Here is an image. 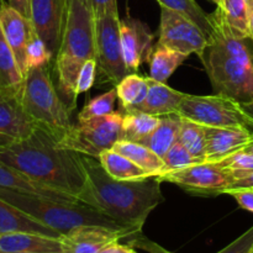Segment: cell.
I'll return each mask as SVG.
<instances>
[{
    "mask_svg": "<svg viewBox=\"0 0 253 253\" xmlns=\"http://www.w3.org/2000/svg\"><path fill=\"white\" fill-rule=\"evenodd\" d=\"M0 25L7 43L11 47L22 76L27 73L26 49L34 35L31 20L7 4H0Z\"/></svg>",
    "mask_w": 253,
    "mask_h": 253,
    "instance_id": "9a60e30c",
    "label": "cell"
},
{
    "mask_svg": "<svg viewBox=\"0 0 253 253\" xmlns=\"http://www.w3.org/2000/svg\"><path fill=\"white\" fill-rule=\"evenodd\" d=\"M182 116L179 114H170L161 118V123L148 136L140 141L143 146L152 150L160 157H163L169 148L178 142Z\"/></svg>",
    "mask_w": 253,
    "mask_h": 253,
    "instance_id": "7402d4cb",
    "label": "cell"
},
{
    "mask_svg": "<svg viewBox=\"0 0 253 253\" xmlns=\"http://www.w3.org/2000/svg\"><path fill=\"white\" fill-rule=\"evenodd\" d=\"M10 252L62 253L61 239L30 232L0 235V253Z\"/></svg>",
    "mask_w": 253,
    "mask_h": 253,
    "instance_id": "44dd1931",
    "label": "cell"
},
{
    "mask_svg": "<svg viewBox=\"0 0 253 253\" xmlns=\"http://www.w3.org/2000/svg\"><path fill=\"white\" fill-rule=\"evenodd\" d=\"M250 39L253 40V0H250V20H249Z\"/></svg>",
    "mask_w": 253,
    "mask_h": 253,
    "instance_id": "ee69618b",
    "label": "cell"
},
{
    "mask_svg": "<svg viewBox=\"0 0 253 253\" xmlns=\"http://www.w3.org/2000/svg\"><path fill=\"white\" fill-rule=\"evenodd\" d=\"M64 0H30V20L35 32L56 57L61 42Z\"/></svg>",
    "mask_w": 253,
    "mask_h": 253,
    "instance_id": "5bb4252c",
    "label": "cell"
},
{
    "mask_svg": "<svg viewBox=\"0 0 253 253\" xmlns=\"http://www.w3.org/2000/svg\"><path fill=\"white\" fill-rule=\"evenodd\" d=\"M98 160L106 173L116 180H141L151 177L143 168L115 150L105 151Z\"/></svg>",
    "mask_w": 253,
    "mask_h": 253,
    "instance_id": "603a6c76",
    "label": "cell"
},
{
    "mask_svg": "<svg viewBox=\"0 0 253 253\" xmlns=\"http://www.w3.org/2000/svg\"><path fill=\"white\" fill-rule=\"evenodd\" d=\"M85 185L78 202L99 210L127 227L142 230L148 215L163 202L161 182L156 177L141 180H116L98 158L82 156Z\"/></svg>",
    "mask_w": 253,
    "mask_h": 253,
    "instance_id": "6da1fadb",
    "label": "cell"
},
{
    "mask_svg": "<svg viewBox=\"0 0 253 253\" xmlns=\"http://www.w3.org/2000/svg\"><path fill=\"white\" fill-rule=\"evenodd\" d=\"M115 88L124 110H137L147 98L150 85L147 77L128 73L116 84Z\"/></svg>",
    "mask_w": 253,
    "mask_h": 253,
    "instance_id": "484cf974",
    "label": "cell"
},
{
    "mask_svg": "<svg viewBox=\"0 0 253 253\" xmlns=\"http://www.w3.org/2000/svg\"><path fill=\"white\" fill-rule=\"evenodd\" d=\"M219 7L231 31L240 39H249L250 0H221Z\"/></svg>",
    "mask_w": 253,
    "mask_h": 253,
    "instance_id": "f1b7e54d",
    "label": "cell"
},
{
    "mask_svg": "<svg viewBox=\"0 0 253 253\" xmlns=\"http://www.w3.org/2000/svg\"><path fill=\"white\" fill-rule=\"evenodd\" d=\"M178 141L195 157L205 162L207 150V128L202 124L182 118Z\"/></svg>",
    "mask_w": 253,
    "mask_h": 253,
    "instance_id": "f546056e",
    "label": "cell"
},
{
    "mask_svg": "<svg viewBox=\"0 0 253 253\" xmlns=\"http://www.w3.org/2000/svg\"><path fill=\"white\" fill-rule=\"evenodd\" d=\"M161 7L174 10L198 25L210 39L212 32V24L210 14H207L195 0H157Z\"/></svg>",
    "mask_w": 253,
    "mask_h": 253,
    "instance_id": "4dcf8cb0",
    "label": "cell"
},
{
    "mask_svg": "<svg viewBox=\"0 0 253 253\" xmlns=\"http://www.w3.org/2000/svg\"><path fill=\"white\" fill-rule=\"evenodd\" d=\"M124 111H114L103 118L72 125L58 142V146L82 156L99 158L108 150H113L123 136Z\"/></svg>",
    "mask_w": 253,
    "mask_h": 253,
    "instance_id": "52a82bcc",
    "label": "cell"
},
{
    "mask_svg": "<svg viewBox=\"0 0 253 253\" xmlns=\"http://www.w3.org/2000/svg\"><path fill=\"white\" fill-rule=\"evenodd\" d=\"M161 123V118L141 110H124L121 140L140 142Z\"/></svg>",
    "mask_w": 253,
    "mask_h": 253,
    "instance_id": "4316f807",
    "label": "cell"
},
{
    "mask_svg": "<svg viewBox=\"0 0 253 253\" xmlns=\"http://www.w3.org/2000/svg\"><path fill=\"white\" fill-rule=\"evenodd\" d=\"M234 182L231 183L227 190H236V189H253V169L251 170H230Z\"/></svg>",
    "mask_w": 253,
    "mask_h": 253,
    "instance_id": "74e56055",
    "label": "cell"
},
{
    "mask_svg": "<svg viewBox=\"0 0 253 253\" xmlns=\"http://www.w3.org/2000/svg\"><path fill=\"white\" fill-rule=\"evenodd\" d=\"M253 247V226L234 242L217 253H251Z\"/></svg>",
    "mask_w": 253,
    "mask_h": 253,
    "instance_id": "8d00e7d4",
    "label": "cell"
},
{
    "mask_svg": "<svg viewBox=\"0 0 253 253\" xmlns=\"http://www.w3.org/2000/svg\"><path fill=\"white\" fill-rule=\"evenodd\" d=\"M241 108L244 109V111L246 113V115L249 116L250 120L252 121L253 124V99L250 101H245V103H241Z\"/></svg>",
    "mask_w": 253,
    "mask_h": 253,
    "instance_id": "7bdbcfd3",
    "label": "cell"
},
{
    "mask_svg": "<svg viewBox=\"0 0 253 253\" xmlns=\"http://www.w3.org/2000/svg\"><path fill=\"white\" fill-rule=\"evenodd\" d=\"M12 232H30L61 239L62 235L35 220L14 205L0 199V235Z\"/></svg>",
    "mask_w": 253,
    "mask_h": 253,
    "instance_id": "ffe728a7",
    "label": "cell"
},
{
    "mask_svg": "<svg viewBox=\"0 0 253 253\" xmlns=\"http://www.w3.org/2000/svg\"><path fill=\"white\" fill-rule=\"evenodd\" d=\"M36 127L22 106L21 89H0V136L20 140L31 135Z\"/></svg>",
    "mask_w": 253,
    "mask_h": 253,
    "instance_id": "2e32d148",
    "label": "cell"
},
{
    "mask_svg": "<svg viewBox=\"0 0 253 253\" xmlns=\"http://www.w3.org/2000/svg\"><path fill=\"white\" fill-rule=\"evenodd\" d=\"M113 150L118 151L121 155L130 158L133 163L140 166L141 168L150 173L151 177H158L162 174L163 165L162 157L150 150L148 147L143 146L140 142H131V141L120 140L115 143Z\"/></svg>",
    "mask_w": 253,
    "mask_h": 253,
    "instance_id": "d4e9b609",
    "label": "cell"
},
{
    "mask_svg": "<svg viewBox=\"0 0 253 253\" xmlns=\"http://www.w3.org/2000/svg\"><path fill=\"white\" fill-rule=\"evenodd\" d=\"M96 71H98V64H96L95 58L88 59V61L84 62L81 71H79L78 79H77V95L90 90L91 86L94 85V82H95Z\"/></svg>",
    "mask_w": 253,
    "mask_h": 253,
    "instance_id": "e575fe53",
    "label": "cell"
},
{
    "mask_svg": "<svg viewBox=\"0 0 253 253\" xmlns=\"http://www.w3.org/2000/svg\"><path fill=\"white\" fill-rule=\"evenodd\" d=\"M100 253H138L133 250V247L128 246V245H121L120 241L111 244L106 249H104Z\"/></svg>",
    "mask_w": 253,
    "mask_h": 253,
    "instance_id": "b9f144b4",
    "label": "cell"
},
{
    "mask_svg": "<svg viewBox=\"0 0 253 253\" xmlns=\"http://www.w3.org/2000/svg\"><path fill=\"white\" fill-rule=\"evenodd\" d=\"M242 151H245V152H247V153H250V155H252L253 156V141L251 143H250V145H247L246 147L244 148V150Z\"/></svg>",
    "mask_w": 253,
    "mask_h": 253,
    "instance_id": "f6af8a7d",
    "label": "cell"
},
{
    "mask_svg": "<svg viewBox=\"0 0 253 253\" xmlns=\"http://www.w3.org/2000/svg\"><path fill=\"white\" fill-rule=\"evenodd\" d=\"M21 103L35 125L49 133L57 142L73 125L71 110L58 94L48 66L27 71L21 88Z\"/></svg>",
    "mask_w": 253,
    "mask_h": 253,
    "instance_id": "8992f818",
    "label": "cell"
},
{
    "mask_svg": "<svg viewBox=\"0 0 253 253\" xmlns=\"http://www.w3.org/2000/svg\"><path fill=\"white\" fill-rule=\"evenodd\" d=\"M120 36L128 73H136L141 64L150 59L155 48V35L141 20L125 17L120 21Z\"/></svg>",
    "mask_w": 253,
    "mask_h": 253,
    "instance_id": "4fadbf2b",
    "label": "cell"
},
{
    "mask_svg": "<svg viewBox=\"0 0 253 253\" xmlns=\"http://www.w3.org/2000/svg\"><path fill=\"white\" fill-rule=\"evenodd\" d=\"M116 99H118L116 88L111 89V90L106 91V93L101 94L96 98L90 99L89 101H86L84 108L79 111L78 121L82 123V121H88L91 119L110 115L115 111L114 106H115Z\"/></svg>",
    "mask_w": 253,
    "mask_h": 253,
    "instance_id": "1f68e13d",
    "label": "cell"
},
{
    "mask_svg": "<svg viewBox=\"0 0 253 253\" xmlns=\"http://www.w3.org/2000/svg\"><path fill=\"white\" fill-rule=\"evenodd\" d=\"M0 162L40 184L76 198L85 185L82 155L59 147L57 140L40 127L27 137L1 146Z\"/></svg>",
    "mask_w": 253,
    "mask_h": 253,
    "instance_id": "7a4b0ae2",
    "label": "cell"
},
{
    "mask_svg": "<svg viewBox=\"0 0 253 253\" xmlns=\"http://www.w3.org/2000/svg\"><path fill=\"white\" fill-rule=\"evenodd\" d=\"M95 58V17L89 0H64L61 42L54 57L57 90L69 110L77 106V79L84 62Z\"/></svg>",
    "mask_w": 253,
    "mask_h": 253,
    "instance_id": "277c9868",
    "label": "cell"
},
{
    "mask_svg": "<svg viewBox=\"0 0 253 253\" xmlns=\"http://www.w3.org/2000/svg\"><path fill=\"white\" fill-rule=\"evenodd\" d=\"M141 231L135 229H110L84 225L62 235V253H100L111 244L125 239H138Z\"/></svg>",
    "mask_w": 253,
    "mask_h": 253,
    "instance_id": "7c38bea8",
    "label": "cell"
},
{
    "mask_svg": "<svg viewBox=\"0 0 253 253\" xmlns=\"http://www.w3.org/2000/svg\"><path fill=\"white\" fill-rule=\"evenodd\" d=\"M53 58L51 52L47 48L46 43L42 41L41 37L34 32V35L30 39L29 44H27L26 49V63H27V71L30 68H35V67H42L48 66L51 59Z\"/></svg>",
    "mask_w": 253,
    "mask_h": 253,
    "instance_id": "836d02e7",
    "label": "cell"
},
{
    "mask_svg": "<svg viewBox=\"0 0 253 253\" xmlns=\"http://www.w3.org/2000/svg\"><path fill=\"white\" fill-rule=\"evenodd\" d=\"M156 178L161 183H173L190 194L202 197L224 194L234 182L229 169L211 162L197 163L182 169L162 173Z\"/></svg>",
    "mask_w": 253,
    "mask_h": 253,
    "instance_id": "30bf717a",
    "label": "cell"
},
{
    "mask_svg": "<svg viewBox=\"0 0 253 253\" xmlns=\"http://www.w3.org/2000/svg\"><path fill=\"white\" fill-rule=\"evenodd\" d=\"M156 253H170V252H166V251H161V252H156Z\"/></svg>",
    "mask_w": 253,
    "mask_h": 253,
    "instance_id": "7dc6e473",
    "label": "cell"
},
{
    "mask_svg": "<svg viewBox=\"0 0 253 253\" xmlns=\"http://www.w3.org/2000/svg\"><path fill=\"white\" fill-rule=\"evenodd\" d=\"M182 118L214 127H247L253 124L241 108V103L221 94L192 95L185 94L178 110Z\"/></svg>",
    "mask_w": 253,
    "mask_h": 253,
    "instance_id": "ba28073f",
    "label": "cell"
},
{
    "mask_svg": "<svg viewBox=\"0 0 253 253\" xmlns=\"http://www.w3.org/2000/svg\"><path fill=\"white\" fill-rule=\"evenodd\" d=\"M187 58L188 56L185 54L162 46L157 42L148 59L150 77L161 83H166Z\"/></svg>",
    "mask_w": 253,
    "mask_h": 253,
    "instance_id": "cb8c5ba5",
    "label": "cell"
},
{
    "mask_svg": "<svg viewBox=\"0 0 253 253\" xmlns=\"http://www.w3.org/2000/svg\"><path fill=\"white\" fill-rule=\"evenodd\" d=\"M225 194L231 195L242 209L253 212V189L227 190Z\"/></svg>",
    "mask_w": 253,
    "mask_h": 253,
    "instance_id": "f35d334b",
    "label": "cell"
},
{
    "mask_svg": "<svg viewBox=\"0 0 253 253\" xmlns=\"http://www.w3.org/2000/svg\"><path fill=\"white\" fill-rule=\"evenodd\" d=\"M0 188L31 193V194L40 195V197L47 198V199L57 200V202L78 203V199L73 195L66 194V193L58 192V190L52 189V188L46 187L43 184H40V183L30 179L27 175L22 174L21 172L14 169L12 167L2 162H0Z\"/></svg>",
    "mask_w": 253,
    "mask_h": 253,
    "instance_id": "d6986e66",
    "label": "cell"
},
{
    "mask_svg": "<svg viewBox=\"0 0 253 253\" xmlns=\"http://www.w3.org/2000/svg\"><path fill=\"white\" fill-rule=\"evenodd\" d=\"M147 79L148 85H150L147 98L137 110L145 111L158 118L170 115V114H178L185 93L175 90L170 88L167 83H161L151 77H147Z\"/></svg>",
    "mask_w": 253,
    "mask_h": 253,
    "instance_id": "ac0fdd59",
    "label": "cell"
},
{
    "mask_svg": "<svg viewBox=\"0 0 253 253\" xmlns=\"http://www.w3.org/2000/svg\"><path fill=\"white\" fill-rule=\"evenodd\" d=\"M0 199L14 205L17 209L22 210L35 220L61 235L84 225H96V226H105L110 229H133L115 221L108 215L81 202H57L31 193L19 192L6 188H0Z\"/></svg>",
    "mask_w": 253,
    "mask_h": 253,
    "instance_id": "5b68a950",
    "label": "cell"
},
{
    "mask_svg": "<svg viewBox=\"0 0 253 253\" xmlns=\"http://www.w3.org/2000/svg\"><path fill=\"white\" fill-rule=\"evenodd\" d=\"M24 83V76L20 72L11 47L7 43L0 25V89L19 90Z\"/></svg>",
    "mask_w": 253,
    "mask_h": 253,
    "instance_id": "83f0119b",
    "label": "cell"
},
{
    "mask_svg": "<svg viewBox=\"0 0 253 253\" xmlns=\"http://www.w3.org/2000/svg\"><path fill=\"white\" fill-rule=\"evenodd\" d=\"M162 160L163 165H165L162 173L182 169V168L184 167H189V166L204 162V161H202L200 158L193 156L192 153L179 142V141L175 142L174 145L169 148V151L163 156Z\"/></svg>",
    "mask_w": 253,
    "mask_h": 253,
    "instance_id": "d6a6232c",
    "label": "cell"
},
{
    "mask_svg": "<svg viewBox=\"0 0 253 253\" xmlns=\"http://www.w3.org/2000/svg\"><path fill=\"white\" fill-rule=\"evenodd\" d=\"M0 4H7L30 19V0H0Z\"/></svg>",
    "mask_w": 253,
    "mask_h": 253,
    "instance_id": "60d3db41",
    "label": "cell"
},
{
    "mask_svg": "<svg viewBox=\"0 0 253 253\" xmlns=\"http://www.w3.org/2000/svg\"><path fill=\"white\" fill-rule=\"evenodd\" d=\"M212 32L202 62L212 90L240 103L253 99V56L245 39L237 37L216 7L210 14Z\"/></svg>",
    "mask_w": 253,
    "mask_h": 253,
    "instance_id": "3957f363",
    "label": "cell"
},
{
    "mask_svg": "<svg viewBox=\"0 0 253 253\" xmlns=\"http://www.w3.org/2000/svg\"><path fill=\"white\" fill-rule=\"evenodd\" d=\"M93 9L94 17L100 19L108 12L118 9V0H89Z\"/></svg>",
    "mask_w": 253,
    "mask_h": 253,
    "instance_id": "ab89813d",
    "label": "cell"
},
{
    "mask_svg": "<svg viewBox=\"0 0 253 253\" xmlns=\"http://www.w3.org/2000/svg\"><path fill=\"white\" fill-rule=\"evenodd\" d=\"M207 128L205 162L217 163L227 156L244 150L253 141V131L247 127H214Z\"/></svg>",
    "mask_w": 253,
    "mask_h": 253,
    "instance_id": "e0dca14e",
    "label": "cell"
},
{
    "mask_svg": "<svg viewBox=\"0 0 253 253\" xmlns=\"http://www.w3.org/2000/svg\"><path fill=\"white\" fill-rule=\"evenodd\" d=\"M210 1L214 2V4L216 5V6H220V4H221V0H210Z\"/></svg>",
    "mask_w": 253,
    "mask_h": 253,
    "instance_id": "bcb514c9",
    "label": "cell"
},
{
    "mask_svg": "<svg viewBox=\"0 0 253 253\" xmlns=\"http://www.w3.org/2000/svg\"><path fill=\"white\" fill-rule=\"evenodd\" d=\"M217 165L229 170H251L253 169V156L241 150L227 156L226 158L217 162Z\"/></svg>",
    "mask_w": 253,
    "mask_h": 253,
    "instance_id": "d590c367",
    "label": "cell"
},
{
    "mask_svg": "<svg viewBox=\"0 0 253 253\" xmlns=\"http://www.w3.org/2000/svg\"><path fill=\"white\" fill-rule=\"evenodd\" d=\"M158 43L188 57L195 53L202 59L209 43V37L184 15L167 7H161Z\"/></svg>",
    "mask_w": 253,
    "mask_h": 253,
    "instance_id": "8fae6325",
    "label": "cell"
},
{
    "mask_svg": "<svg viewBox=\"0 0 253 253\" xmlns=\"http://www.w3.org/2000/svg\"><path fill=\"white\" fill-rule=\"evenodd\" d=\"M119 10L95 19V59L103 82L118 84L128 74L120 36Z\"/></svg>",
    "mask_w": 253,
    "mask_h": 253,
    "instance_id": "9c48e42d",
    "label": "cell"
}]
</instances>
